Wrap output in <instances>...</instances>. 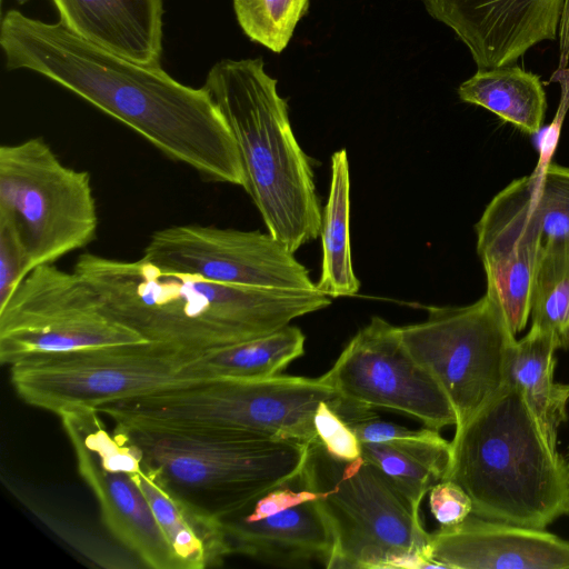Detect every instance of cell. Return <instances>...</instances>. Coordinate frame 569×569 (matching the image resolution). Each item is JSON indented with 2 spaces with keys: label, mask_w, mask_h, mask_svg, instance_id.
<instances>
[{
  "label": "cell",
  "mask_w": 569,
  "mask_h": 569,
  "mask_svg": "<svg viewBox=\"0 0 569 569\" xmlns=\"http://www.w3.org/2000/svg\"><path fill=\"white\" fill-rule=\"evenodd\" d=\"M63 429L73 448L79 475L96 496L102 521L114 539L149 568L180 569L146 496L131 475L103 469L77 431L69 427Z\"/></svg>",
  "instance_id": "e0dca14e"
},
{
  "label": "cell",
  "mask_w": 569,
  "mask_h": 569,
  "mask_svg": "<svg viewBox=\"0 0 569 569\" xmlns=\"http://www.w3.org/2000/svg\"><path fill=\"white\" fill-rule=\"evenodd\" d=\"M320 377L345 399L409 415L428 428L457 423L450 399L408 351L399 327L378 316L350 339Z\"/></svg>",
  "instance_id": "7c38bea8"
},
{
  "label": "cell",
  "mask_w": 569,
  "mask_h": 569,
  "mask_svg": "<svg viewBox=\"0 0 569 569\" xmlns=\"http://www.w3.org/2000/svg\"><path fill=\"white\" fill-rule=\"evenodd\" d=\"M532 173L542 244L569 240V168L543 162Z\"/></svg>",
  "instance_id": "83f0119b"
},
{
  "label": "cell",
  "mask_w": 569,
  "mask_h": 569,
  "mask_svg": "<svg viewBox=\"0 0 569 569\" xmlns=\"http://www.w3.org/2000/svg\"><path fill=\"white\" fill-rule=\"evenodd\" d=\"M131 477L146 496L180 569L219 567L232 553L220 518L170 490L144 465Z\"/></svg>",
  "instance_id": "ffe728a7"
},
{
  "label": "cell",
  "mask_w": 569,
  "mask_h": 569,
  "mask_svg": "<svg viewBox=\"0 0 569 569\" xmlns=\"http://www.w3.org/2000/svg\"><path fill=\"white\" fill-rule=\"evenodd\" d=\"M429 508L441 527L453 526L472 513V501L458 483L445 479L430 488Z\"/></svg>",
  "instance_id": "1f68e13d"
},
{
  "label": "cell",
  "mask_w": 569,
  "mask_h": 569,
  "mask_svg": "<svg viewBox=\"0 0 569 569\" xmlns=\"http://www.w3.org/2000/svg\"><path fill=\"white\" fill-rule=\"evenodd\" d=\"M199 355L149 340L34 356L10 366V373L26 403L58 415L210 379L197 369Z\"/></svg>",
  "instance_id": "ba28073f"
},
{
  "label": "cell",
  "mask_w": 569,
  "mask_h": 569,
  "mask_svg": "<svg viewBox=\"0 0 569 569\" xmlns=\"http://www.w3.org/2000/svg\"><path fill=\"white\" fill-rule=\"evenodd\" d=\"M428 557L443 569H569V541L471 513L430 533Z\"/></svg>",
  "instance_id": "2e32d148"
},
{
  "label": "cell",
  "mask_w": 569,
  "mask_h": 569,
  "mask_svg": "<svg viewBox=\"0 0 569 569\" xmlns=\"http://www.w3.org/2000/svg\"><path fill=\"white\" fill-rule=\"evenodd\" d=\"M460 39L478 69L510 66L555 40L566 0H421Z\"/></svg>",
  "instance_id": "9a60e30c"
},
{
  "label": "cell",
  "mask_w": 569,
  "mask_h": 569,
  "mask_svg": "<svg viewBox=\"0 0 569 569\" xmlns=\"http://www.w3.org/2000/svg\"><path fill=\"white\" fill-rule=\"evenodd\" d=\"M313 427L318 440L333 457L352 461L361 457V442L355 431L331 408L321 401L313 415Z\"/></svg>",
  "instance_id": "f546056e"
},
{
  "label": "cell",
  "mask_w": 569,
  "mask_h": 569,
  "mask_svg": "<svg viewBox=\"0 0 569 569\" xmlns=\"http://www.w3.org/2000/svg\"><path fill=\"white\" fill-rule=\"evenodd\" d=\"M331 408L355 431L360 442L382 443L408 455L443 480L452 456L451 441L432 428L411 430L377 416L373 408L339 398Z\"/></svg>",
  "instance_id": "d4e9b609"
},
{
  "label": "cell",
  "mask_w": 569,
  "mask_h": 569,
  "mask_svg": "<svg viewBox=\"0 0 569 569\" xmlns=\"http://www.w3.org/2000/svg\"><path fill=\"white\" fill-rule=\"evenodd\" d=\"M0 219L18 232L29 271L84 248L99 218L91 176L41 137L0 147Z\"/></svg>",
  "instance_id": "9c48e42d"
},
{
  "label": "cell",
  "mask_w": 569,
  "mask_h": 569,
  "mask_svg": "<svg viewBox=\"0 0 569 569\" xmlns=\"http://www.w3.org/2000/svg\"><path fill=\"white\" fill-rule=\"evenodd\" d=\"M78 37L142 64H160L162 0H51Z\"/></svg>",
  "instance_id": "ac0fdd59"
},
{
  "label": "cell",
  "mask_w": 569,
  "mask_h": 569,
  "mask_svg": "<svg viewBox=\"0 0 569 569\" xmlns=\"http://www.w3.org/2000/svg\"><path fill=\"white\" fill-rule=\"evenodd\" d=\"M203 88L236 140L246 186L268 232L291 252L316 239L322 210L309 157L291 127L287 101L260 58L222 59Z\"/></svg>",
  "instance_id": "3957f363"
},
{
  "label": "cell",
  "mask_w": 569,
  "mask_h": 569,
  "mask_svg": "<svg viewBox=\"0 0 569 569\" xmlns=\"http://www.w3.org/2000/svg\"><path fill=\"white\" fill-rule=\"evenodd\" d=\"M221 521L232 553L276 566L298 567L312 559L327 562L333 548V533L318 498L261 519L232 515Z\"/></svg>",
  "instance_id": "d6986e66"
},
{
  "label": "cell",
  "mask_w": 569,
  "mask_h": 569,
  "mask_svg": "<svg viewBox=\"0 0 569 569\" xmlns=\"http://www.w3.org/2000/svg\"><path fill=\"white\" fill-rule=\"evenodd\" d=\"M116 431L170 490L220 519L293 481L308 451L305 442L240 432L119 426Z\"/></svg>",
  "instance_id": "52a82bcc"
},
{
  "label": "cell",
  "mask_w": 569,
  "mask_h": 569,
  "mask_svg": "<svg viewBox=\"0 0 569 569\" xmlns=\"http://www.w3.org/2000/svg\"><path fill=\"white\" fill-rule=\"evenodd\" d=\"M73 270L116 320L147 340L194 353L269 335L331 303L319 290L218 283L142 257L120 260L87 252Z\"/></svg>",
  "instance_id": "7a4b0ae2"
},
{
  "label": "cell",
  "mask_w": 569,
  "mask_h": 569,
  "mask_svg": "<svg viewBox=\"0 0 569 569\" xmlns=\"http://www.w3.org/2000/svg\"><path fill=\"white\" fill-rule=\"evenodd\" d=\"M143 259L170 271L252 288L317 290L309 270L269 232L178 224L150 236Z\"/></svg>",
  "instance_id": "4fadbf2b"
},
{
  "label": "cell",
  "mask_w": 569,
  "mask_h": 569,
  "mask_svg": "<svg viewBox=\"0 0 569 569\" xmlns=\"http://www.w3.org/2000/svg\"><path fill=\"white\" fill-rule=\"evenodd\" d=\"M459 98L482 107L522 132L540 131L547 99L540 78L517 66L478 71L458 88Z\"/></svg>",
  "instance_id": "7402d4cb"
},
{
  "label": "cell",
  "mask_w": 569,
  "mask_h": 569,
  "mask_svg": "<svg viewBox=\"0 0 569 569\" xmlns=\"http://www.w3.org/2000/svg\"><path fill=\"white\" fill-rule=\"evenodd\" d=\"M422 322L399 327L411 356L440 383L462 427L506 385V363L516 336L488 293L460 307H427Z\"/></svg>",
  "instance_id": "8fae6325"
},
{
  "label": "cell",
  "mask_w": 569,
  "mask_h": 569,
  "mask_svg": "<svg viewBox=\"0 0 569 569\" xmlns=\"http://www.w3.org/2000/svg\"><path fill=\"white\" fill-rule=\"evenodd\" d=\"M563 460H565V465H566V469H567V475H568V479H569V447L567 449L566 455L563 456Z\"/></svg>",
  "instance_id": "836d02e7"
},
{
  "label": "cell",
  "mask_w": 569,
  "mask_h": 569,
  "mask_svg": "<svg viewBox=\"0 0 569 569\" xmlns=\"http://www.w3.org/2000/svg\"><path fill=\"white\" fill-rule=\"evenodd\" d=\"M306 337L295 326L202 352L197 368L211 378L266 379L279 375L305 352Z\"/></svg>",
  "instance_id": "cb8c5ba5"
},
{
  "label": "cell",
  "mask_w": 569,
  "mask_h": 569,
  "mask_svg": "<svg viewBox=\"0 0 569 569\" xmlns=\"http://www.w3.org/2000/svg\"><path fill=\"white\" fill-rule=\"evenodd\" d=\"M531 325L550 332L569 349V240L543 246L532 286Z\"/></svg>",
  "instance_id": "484cf974"
},
{
  "label": "cell",
  "mask_w": 569,
  "mask_h": 569,
  "mask_svg": "<svg viewBox=\"0 0 569 569\" xmlns=\"http://www.w3.org/2000/svg\"><path fill=\"white\" fill-rule=\"evenodd\" d=\"M0 46L9 70L27 69L76 93L202 178L244 188L236 140L207 90L180 83L96 46L62 23L9 10Z\"/></svg>",
  "instance_id": "6da1fadb"
},
{
  "label": "cell",
  "mask_w": 569,
  "mask_h": 569,
  "mask_svg": "<svg viewBox=\"0 0 569 569\" xmlns=\"http://www.w3.org/2000/svg\"><path fill=\"white\" fill-rule=\"evenodd\" d=\"M476 232L486 293L500 305L516 336L530 316L533 279L543 248L532 173L513 180L490 201Z\"/></svg>",
  "instance_id": "5bb4252c"
},
{
  "label": "cell",
  "mask_w": 569,
  "mask_h": 569,
  "mask_svg": "<svg viewBox=\"0 0 569 569\" xmlns=\"http://www.w3.org/2000/svg\"><path fill=\"white\" fill-rule=\"evenodd\" d=\"M338 398L321 377L210 378L117 401L112 415L132 428L240 432L309 443L317 438L318 405Z\"/></svg>",
  "instance_id": "8992f818"
},
{
  "label": "cell",
  "mask_w": 569,
  "mask_h": 569,
  "mask_svg": "<svg viewBox=\"0 0 569 569\" xmlns=\"http://www.w3.org/2000/svg\"><path fill=\"white\" fill-rule=\"evenodd\" d=\"M361 456L380 469L417 506L439 481L422 463L387 445L361 442Z\"/></svg>",
  "instance_id": "f1b7e54d"
},
{
  "label": "cell",
  "mask_w": 569,
  "mask_h": 569,
  "mask_svg": "<svg viewBox=\"0 0 569 569\" xmlns=\"http://www.w3.org/2000/svg\"><path fill=\"white\" fill-rule=\"evenodd\" d=\"M445 477L489 520L545 529L569 515V479L520 391L507 383L451 441ZM443 479V480H445Z\"/></svg>",
  "instance_id": "277c9868"
},
{
  "label": "cell",
  "mask_w": 569,
  "mask_h": 569,
  "mask_svg": "<svg viewBox=\"0 0 569 569\" xmlns=\"http://www.w3.org/2000/svg\"><path fill=\"white\" fill-rule=\"evenodd\" d=\"M149 341L109 315L74 271L54 263L31 270L0 305V360Z\"/></svg>",
  "instance_id": "30bf717a"
},
{
  "label": "cell",
  "mask_w": 569,
  "mask_h": 569,
  "mask_svg": "<svg viewBox=\"0 0 569 569\" xmlns=\"http://www.w3.org/2000/svg\"><path fill=\"white\" fill-rule=\"evenodd\" d=\"M29 272L26 250L18 232L11 223L0 219V305L6 302Z\"/></svg>",
  "instance_id": "4dcf8cb0"
},
{
  "label": "cell",
  "mask_w": 569,
  "mask_h": 569,
  "mask_svg": "<svg viewBox=\"0 0 569 569\" xmlns=\"http://www.w3.org/2000/svg\"><path fill=\"white\" fill-rule=\"evenodd\" d=\"M322 259L317 290L330 298L355 296L360 281L355 274L350 241V169L346 149L331 156L328 200L320 232Z\"/></svg>",
  "instance_id": "603a6c76"
},
{
  "label": "cell",
  "mask_w": 569,
  "mask_h": 569,
  "mask_svg": "<svg viewBox=\"0 0 569 569\" xmlns=\"http://www.w3.org/2000/svg\"><path fill=\"white\" fill-rule=\"evenodd\" d=\"M309 0H233L237 21L252 41L279 53L308 9Z\"/></svg>",
  "instance_id": "4316f807"
},
{
  "label": "cell",
  "mask_w": 569,
  "mask_h": 569,
  "mask_svg": "<svg viewBox=\"0 0 569 569\" xmlns=\"http://www.w3.org/2000/svg\"><path fill=\"white\" fill-rule=\"evenodd\" d=\"M560 36L562 44V53L569 50V0L565 1L563 11L560 21Z\"/></svg>",
  "instance_id": "d6a6232c"
},
{
  "label": "cell",
  "mask_w": 569,
  "mask_h": 569,
  "mask_svg": "<svg viewBox=\"0 0 569 569\" xmlns=\"http://www.w3.org/2000/svg\"><path fill=\"white\" fill-rule=\"evenodd\" d=\"M557 349L550 332L531 325L510 347L506 363L507 383L520 391L552 448L559 427L568 419L569 405V383L553 379Z\"/></svg>",
  "instance_id": "44dd1931"
},
{
  "label": "cell",
  "mask_w": 569,
  "mask_h": 569,
  "mask_svg": "<svg viewBox=\"0 0 569 569\" xmlns=\"http://www.w3.org/2000/svg\"><path fill=\"white\" fill-rule=\"evenodd\" d=\"M296 483L313 491L333 533L329 569L439 568L428 557L430 533L420 506L362 456L330 455L316 438L308 443Z\"/></svg>",
  "instance_id": "5b68a950"
}]
</instances>
